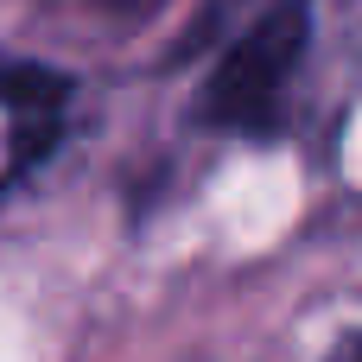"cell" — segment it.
<instances>
[{
    "label": "cell",
    "instance_id": "2",
    "mask_svg": "<svg viewBox=\"0 0 362 362\" xmlns=\"http://www.w3.org/2000/svg\"><path fill=\"white\" fill-rule=\"evenodd\" d=\"M108 6H121V13H146V6H159V0H108Z\"/></svg>",
    "mask_w": 362,
    "mask_h": 362
},
{
    "label": "cell",
    "instance_id": "1",
    "mask_svg": "<svg viewBox=\"0 0 362 362\" xmlns=\"http://www.w3.org/2000/svg\"><path fill=\"white\" fill-rule=\"evenodd\" d=\"M312 38V6L305 0H267L223 51V64L204 83V121L229 134H261L274 127Z\"/></svg>",
    "mask_w": 362,
    "mask_h": 362
}]
</instances>
